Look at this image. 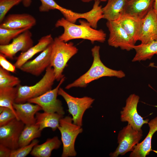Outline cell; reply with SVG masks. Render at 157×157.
<instances>
[{
  "label": "cell",
  "mask_w": 157,
  "mask_h": 157,
  "mask_svg": "<svg viewBox=\"0 0 157 157\" xmlns=\"http://www.w3.org/2000/svg\"><path fill=\"white\" fill-rule=\"evenodd\" d=\"M79 24L71 22L62 17L58 20L55 24L56 27H62L63 33L58 36L61 41L67 42L75 39L89 40L92 43L95 42L104 43L106 40V34L101 29L93 28L87 21L80 20Z\"/></svg>",
  "instance_id": "obj_1"
},
{
  "label": "cell",
  "mask_w": 157,
  "mask_h": 157,
  "mask_svg": "<svg viewBox=\"0 0 157 157\" xmlns=\"http://www.w3.org/2000/svg\"><path fill=\"white\" fill-rule=\"evenodd\" d=\"M100 47L95 45L91 49L93 61L89 70L73 82L66 86L65 89L73 88H85L91 82L104 77H115L122 78L125 76V73L121 70L110 68L102 63L100 55Z\"/></svg>",
  "instance_id": "obj_2"
},
{
  "label": "cell",
  "mask_w": 157,
  "mask_h": 157,
  "mask_svg": "<svg viewBox=\"0 0 157 157\" xmlns=\"http://www.w3.org/2000/svg\"><path fill=\"white\" fill-rule=\"evenodd\" d=\"M78 48L72 42H65L55 38L52 44L50 66L53 68L56 80L60 81L69 60L78 52Z\"/></svg>",
  "instance_id": "obj_3"
},
{
  "label": "cell",
  "mask_w": 157,
  "mask_h": 157,
  "mask_svg": "<svg viewBox=\"0 0 157 157\" xmlns=\"http://www.w3.org/2000/svg\"><path fill=\"white\" fill-rule=\"evenodd\" d=\"M56 80L53 69L49 66L46 69L42 78L38 82L31 86H17V93L15 103H23L31 99L39 97L52 90Z\"/></svg>",
  "instance_id": "obj_4"
},
{
  "label": "cell",
  "mask_w": 157,
  "mask_h": 157,
  "mask_svg": "<svg viewBox=\"0 0 157 157\" xmlns=\"http://www.w3.org/2000/svg\"><path fill=\"white\" fill-rule=\"evenodd\" d=\"M81 126L74 124L70 116L63 117L60 119L58 129L61 133L63 144L62 157L76 156L75 143L78 135L83 131Z\"/></svg>",
  "instance_id": "obj_5"
},
{
  "label": "cell",
  "mask_w": 157,
  "mask_h": 157,
  "mask_svg": "<svg viewBox=\"0 0 157 157\" xmlns=\"http://www.w3.org/2000/svg\"><path fill=\"white\" fill-rule=\"evenodd\" d=\"M58 94L62 96L66 102L68 112L72 115L73 122L82 126L84 114L90 107L94 99L87 96L81 98L73 97L60 87L58 90Z\"/></svg>",
  "instance_id": "obj_6"
},
{
  "label": "cell",
  "mask_w": 157,
  "mask_h": 157,
  "mask_svg": "<svg viewBox=\"0 0 157 157\" xmlns=\"http://www.w3.org/2000/svg\"><path fill=\"white\" fill-rule=\"evenodd\" d=\"M142 135V130H136L128 124L119 131L117 136L118 146L114 151L110 154V156L117 157L133 151L135 146L139 142Z\"/></svg>",
  "instance_id": "obj_7"
},
{
  "label": "cell",
  "mask_w": 157,
  "mask_h": 157,
  "mask_svg": "<svg viewBox=\"0 0 157 157\" xmlns=\"http://www.w3.org/2000/svg\"><path fill=\"white\" fill-rule=\"evenodd\" d=\"M65 79L64 76L55 88L39 97L29 99L27 102L39 105L44 112L55 113L63 115L65 112L62 103L57 97L58 90Z\"/></svg>",
  "instance_id": "obj_8"
},
{
  "label": "cell",
  "mask_w": 157,
  "mask_h": 157,
  "mask_svg": "<svg viewBox=\"0 0 157 157\" xmlns=\"http://www.w3.org/2000/svg\"><path fill=\"white\" fill-rule=\"evenodd\" d=\"M139 97L135 94H130L127 98L126 104L120 111V119L122 122H127L135 130H142L144 124H148L149 120L144 119L138 113L137 106Z\"/></svg>",
  "instance_id": "obj_9"
},
{
  "label": "cell",
  "mask_w": 157,
  "mask_h": 157,
  "mask_svg": "<svg viewBox=\"0 0 157 157\" xmlns=\"http://www.w3.org/2000/svg\"><path fill=\"white\" fill-rule=\"evenodd\" d=\"M106 25L109 31V45L127 51L133 49L135 43L118 21H107Z\"/></svg>",
  "instance_id": "obj_10"
},
{
  "label": "cell",
  "mask_w": 157,
  "mask_h": 157,
  "mask_svg": "<svg viewBox=\"0 0 157 157\" xmlns=\"http://www.w3.org/2000/svg\"><path fill=\"white\" fill-rule=\"evenodd\" d=\"M25 126L22 122L16 118L0 126V144L12 150L18 148L19 137Z\"/></svg>",
  "instance_id": "obj_11"
},
{
  "label": "cell",
  "mask_w": 157,
  "mask_h": 157,
  "mask_svg": "<svg viewBox=\"0 0 157 157\" xmlns=\"http://www.w3.org/2000/svg\"><path fill=\"white\" fill-rule=\"evenodd\" d=\"M28 30L13 40L11 43L6 45H0V53L6 57L13 59L19 51H26L33 46L32 33Z\"/></svg>",
  "instance_id": "obj_12"
},
{
  "label": "cell",
  "mask_w": 157,
  "mask_h": 157,
  "mask_svg": "<svg viewBox=\"0 0 157 157\" xmlns=\"http://www.w3.org/2000/svg\"><path fill=\"white\" fill-rule=\"evenodd\" d=\"M138 40L142 44L157 40V13L154 8L142 19Z\"/></svg>",
  "instance_id": "obj_13"
},
{
  "label": "cell",
  "mask_w": 157,
  "mask_h": 157,
  "mask_svg": "<svg viewBox=\"0 0 157 157\" xmlns=\"http://www.w3.org/2000/svg\"><path fill=\"white\" fill-rule=\"evenodd\" d=\"M52 44L35 59L26 62L19 69L35 76L40 75L45 69L50 66Z\"/></svg>",
  "instance_id": "obj_14"
},
{
  "label": "cell",
  "mask_w": 157,
  "mask_h": 157,
  "mask_svg": "<svg viewBox=\"0 0 157 157\" xmlns=\"http://www.w3.org/2000/svg\"><path fill=\"white\" fill-rule=\"evenodd\" d=\"M36 23L35 18L28 13L10 14L5 17L0 23V28L17 29L32 27Z\"/></svg>",
  "instance_id": "obj_15"
},
{
  "label": "cell",
  "mask_w": 157,
  "mask_h": 157,
  "mask_svg": "<svg viewBox=\"0 0 157 157\" xmlns=\"http://www.w3.org/2000/svg\"><path fill=\"white\" fill-rule=\"evenodd\" d=\"M40 0L41 4L39 9L41 12H47L51 10H57L60 12L66 19L74 23L80 18L88 20L90 18V13L89 11L83 13H76L62 7L54 0Z\"/></svg>",
  "instance_id": "obj_16"
},
{
  "label": "cell",
  "mask_w": 157,
  "mask_h": 157,
  "mask_svg": "<svg viewBox=\"0 0 157 157\" xmlns=\"http://www.w3.org/2000/svg\"><path fill=\"white\" fill-rule=\"evenodd\" d=\"M155 0H126L123 14L142 19L154 8Z\"/></svg>",
  "instance_id": "obj_17"
},
{
  "label": "cell",
  "mask_w": 157,
  "mask_h": 157,
  "mask_svg": "<svg viewBox=\"0 0 157 157\" xmlns=\"http://www.w3.org/2000/svg\"><path fill=\"white\" fill-rule=\"evenodd\" d=\"M148 124L149 131L145 138L134 147L131 153L130 157H145L150 152L153 151L157 153V151L151 148V140L154 133L157 131V116L149 121Z\"/></svg>",
  "instance_id": "obj_18"
},
{
  "label": "cell",
  "mask_w": 157,
  "mask_h": 157,
  "mask_svg": "<svg viewBox=\"0 0 157 157\" xmlns=\"http://www.w3.org/2000/svg\"><path fill=\"white\" fill-rule=\"evenodd\" d=\"M19 120L25 125L35 124L36 113L42 110L39 105L27 102L23 103H14L13 105Z\"/></svg>",
  "instance_id": "obj_19"
},
{
  "label": "cell",
  "mask_w": 157,
  "mask_h": 157,
  "mask_svg": "<svg viewBox=\"0 0 157 157\" xmlns=\"http://www.w3.org/2000/svg\"><path fill=\"white\" fill-rule=\"evenodd\" d=\"M54 39L51 34L41 37L36 45L33 46L26 51L22 52L18 57L14 64L16 68L20 69L22 66L37 53L44 50L51 44Z\"/></svg>",
  "instance_id": "obj_20"
},
{
  "label": "cell",
  "mask_w": 157,
  "mask_h": 157,
  "mask_svg": "<svg viewBox=\"0 0 157 157\" xmlns=\"http://www.w3.org/2000/svg\"><path fill=\"white\" fill-rule=\"evenodd\" d=\"M133 42L135 43L141 28L142 19L127 14H123L117 20Z\"/></svg>",
  "instance_id": "obj_21"
},
{
  "label": "cell",
  "mask_w": 157,
  "mask_h": 157,
  "mask_svg": "<svg viewBox=\"0 0 157 157\" xmlns=\"http://www.w3.org/2000/svg\"><path fill=\"white\" fill-rule=\"evenodd\" d=\"M63 116L55 113L44 112L41 113L38 112L35 115V124L42 131L44 128H50L54 131L58 128L60 120Z\"/></svg>",
  "instance_id": "obj_22"
},
{
  "label": "cell",
  "mask_w": 157,
  "mask_h": 157,
  "mask_svg": "<svg viewBox=\"0 0 157 157\" xmlns=\"http://www.w3.org/2000/svg\"><path fill=\"white\" fill-rule=\"evenodd\" d=\"M126 0H108L102 8L104 18L108 21L117 20L123 14Z\"/></svg>",
  "instance_id": "obj_23"
},
{
  "label": "cell",
  "mask_w": 157,
  "mask_h": 157,
  "mask_svg": "<svg viewBox=\"0 0 157 157\" xmlns=\"http://www.w3.org/2000/svg\"><path fill=\"white\" fill-rule=\"evenodd\" d=\"M62 142L57 136L47 139L46 141L40 144H38L33 148L31 155L35 157H49L52 151L58 149Z\"/></svg>",
  "instance_id": "obj_24"
},
{
  "label": "cell",
  "mask_w": 157,
  "mask_h": 157,
  "mask_svg": "<svg viewBox=\"0 0 157 157\" xmlns=\"http://www.w3.org/2000/svg\"><path fill=\"white\" fill-rule=\"evenodd\" d=\"M133 49L136 53L132 60L133 62L150 60L154 55H157V40L146 44L135 45Z\"/></svg>",
  "instance_id": "obj_25"
},
{
  "label": "cell",
  "mask_w": 157,
  "mask_h": 157,
  "mask_svg": "<svg viewBox=\"0 0 157 157\" xmlns=\"http://www.w3.org/2000/svg\"><path fill=\"white\" fill-rule=\"evenodd\" d=\"M41 131L35 124L25 125L19 137V148L29 144L33 140L40 137Z\"/></svg>",
  "instance_id": "obj_26"
},
{
  "label": "cell",
  "mask_w": 157,
  "mask_h": 157,
  "mask_svg": "<svg viewBox=\"0 0 157 157\" xmlns=\"http://www.w3.org/2000/svg\"><path fill=\"white\" fill-rule=\"evenodd\" d=\"M17 86L16 87L0 89V106L7 107L11 110L18 119L13 106L17 97Z\"/></svg>",
  "instance_id": "obj_27"
},
{
  "label": "cell",
  "mask_w": 157,
  "mask_h": 157,
  "mask_svg": "<svg viewBox=\"0 0 157 157\" xmlns=\"http://www.w3.org/2000/svg\"><path fill=\"white\" fill-rule=\"evenodd\" d=\"M20 81L16 76L10 75L9 72L0 67V89L15 87L20 84Z\"/></svg>",
  "instance_id": "obj_28"
},
{
  "label": "cell",
  "mask_w": 157,
  "mask_h": 157,
  "mask_svg": "<svg viewBox=\"0 0 157 157\" xmlns=\"http://www.w3.org/2000/svg\"><path fill=\"white\" fill-rule=\"evenodd\" d=\"M31 28L29 27L17 29L0 28V45H6L9 44L12 40L13 39L26 30L30 29Z\"/></svg>",
  "instance_id": "obj_29"
},
{
  "label": "cell",
  "mask_w": 157,
  "mask_h": 157,
  "mask_svg": "<svg viewBox=\"0 0 157 157\" xmlns=\"http://www.w3.org/2000/svg\"><path fill=\"white\" fill-rule=\"evenodd\" d=\"M39 142V141L35 139L27 145L12 150L10 157H25L27 156Z\"/></svg>",
  "instance_id": "obj_30"
},
{
  "label": "cell",
  "mask_w": 157,
  "mask_h": 157,
  "mask_svg": "<svg viewBox=\"0 0 157 157\" xmlns=\"http://www.w3.org/2000/svg\"><path fill=\"white\" fill-rule=\"evenodd\" d=\"M23 0H0V23H1L9 10Z\"/></svg>",
  "instance_id": "obj_31"
},
{
  "label": "cell",
  "mask_w": 157,
  "mask_h": 157,
  "mask_svg": "<svg viewBox=\"0 0 157 157\" xmlns=\"http://www.w3.org/2000/svg\"><path fill=\"white\" fill-rule=\"evenodd\" d=\"M16 118L17 119L11 110L7 107L0 106V126L5 125Z\"/></svg>",
  "instance_id": "obj_32"
},
{
  "label": "cell",
  "mask_w": 157,
  "mask_h": 157,
  "mask_svg": "<svg viewBox=\"0 0 157 157\" xmlns=\"http://www.w3.org/2000/svg\"><path fill=\"white\" fill-rule=\"evenodd\" d=\"M6 57L0 53V65L3 69L10 72H15L16 68L14 65L8 61Z\"/></svg>",
  "instance_id": "obj_33"
},
{
  "label": "cell",
  "mask_w": 157,
  "mask_h": 157,
  "mask_svg": "<svg viewBox=\"0 0 157 157\" xmlns=\"http://www.w3.org/2000/svg\"><path fill=\"white\" fill-rule=\"evenodd\" d=\"M12 150L7 147L0 144V157H10Z\"/></svg>",
  "instance_id": "obj_34"
},
{
  "label": "cell",
  "mask_w": 157,
  "mask_h": 157,
  "mask_svg": "<svg viewBox=\"0 0 157 157\" xmlns=\"http://www.w3.org/2000/svg\"><path fill=\"white\" fill-rule=\"evenodd\" d=\"M32 2V0H23L22 1L23 5L25 7H29Z\"/></svg>",
  "instance_id": "obj_35"
},
{
  "label": "cell",
  "mask_w": 157,
  "mask_h": 157,
  "mask_svg": "<svg viewBox=\"0 0 157 157\" xmlns=\"http://www.w3.org/2000/svg\"><path fill=\"white\" fill-rule=\"evenodd\" d=\"M82 1L85 2V3H87L90 2L91 1H96V0H99L100 1H103V2H105L107 0H80Z\"/></svg>",
  "instance_id": "obj_36"
},
{
  "label": "cell",
  "mask_w": 157,
  "mask_h": 157,
  "mask_svg": "<svg viewBox=\"0 0 157 157\" xmlns=\"http://www.w3.org/2000/svg\"><path fill=\"white\" fill-rule=\"evenodd\" d=\"M154 9V10L157 13V0H155Z\"/></svg>",
  "instance_id": "obj_37"
},
{
  "label": "cell",
  "mask_w": 157,
  "mask_h": 157,
  "mask_svg": "<svg viewBox=\"0 0 157 157\" xmlns=\"http://www.w3.org/2000/svg\"></svg>",
  "instance_id": "obj_38"
}]
</instances>
